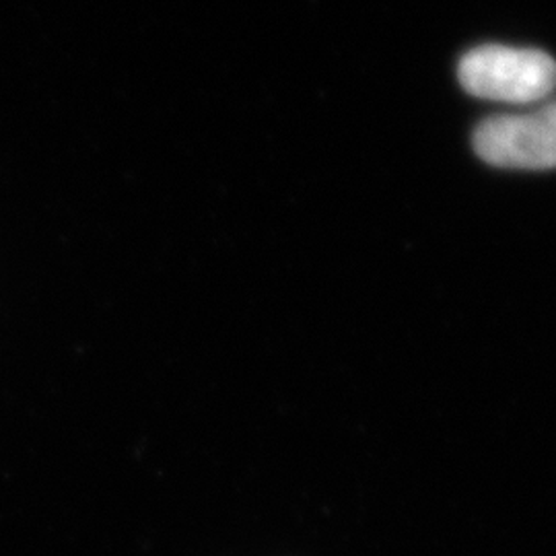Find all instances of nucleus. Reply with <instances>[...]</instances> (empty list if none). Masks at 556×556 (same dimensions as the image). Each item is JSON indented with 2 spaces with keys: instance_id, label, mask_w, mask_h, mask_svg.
<instances>
[{
  "instance_id": "obj_1",
  "label": "nucleus",
  "mask_w": 556,
  "mask_h": 556,
  "mask_svg": "<svg viewBox=\"0 0 556 556\" xmlns=\"http://www.w3.org/2000/svg\"><path fill=\"white\" fill-rule=\"evenodd\" d=\"M462 87L482 100L534 103L556 89V60L534 48L478 46L457 66Z\"/></svg>"
},
{
  "instance_id": "obj_2",
  "label": "nucleus",
  "mask_w": 556,
  "mask_h": 556,
  "mask_svg": "<svg viewBox=\"0 0 556 556\" xmlns=\"http://www.w3.org/2000/svg\"><path fill=\"white\" fill-rule=\"evenodd\" d=\"M478 157L505 169H555L556 101L519 116H493L475 130Z\"/></svg>"
}]
</instances>
